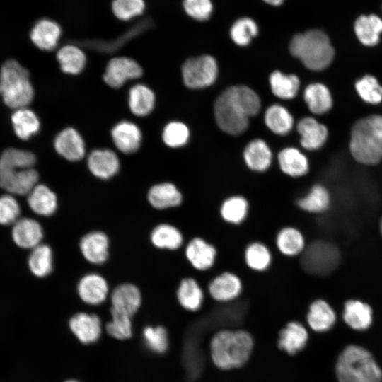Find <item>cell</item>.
<instances>
[{"label": "cell", "mask_w": 382, "mask_h": 382, "mask_svg": "<svg viewBox=\"0 0 382 382\" xmlns=\"http://www.w3.org/2000/svg\"><path fill=\"white\" fill-rule=\"evenodd\" d=\"M176 298L184 309L195 312L202 308L205 299V291L194 277L182 279L176 290Z\"/></svg>", "instance_id": "obj_21"}, {"label": "cell", "mask_w": 382, "mask_h": 382, "mask_svg": "<svg viewBox=\"0 0 382 382\" xmlns=\"http://www.w3.org/2000/svg\"><path fill=\"white\" fill-rule=\"evenodd\" d=\"M62 34L59 25L54 21L42 18L36 22L30 32V39L38 48L50 51L58 45Z\"/></svg>", "instance_id": "obj_25"}, {"label": "cell", "mask_w": 382, "mask_h": 382, "mask_svg": "<svg viewBox=\"0 0 382 382\" xmlns=\"http://www.w3.org/2000/svg\"><path fill=\"white\" fill-rule=\"evenodd\" d=\"M218 66L214 57L202 55L187 59L183 65L182 76L185 86L190 88H203L216 79Z\"/></svg>", "instance_id": "obj_9"}, {"label": "cell", "mask_w": 382, "mask_h": 382, "mask_svg": "<svg viewBox=\"0 0 382 382\" xmlns=\"http://www.w3.org/2000/svg\"><path fill=\"white\" fill-rule=\"evenodd\" d=\"M380 231H381V235H382V218H381V222H380Z\"/></svg>", "instance_id": "obj_53"}, {"label": "cell", "mask_w": 382, "mask_h": 382, "mask_svg": "<svg viewBox=\"0 0 382 382\" xmlns=\"http://www.w3.org/2000/svg\"><path fill=\"white\" fill-rule=\"evenodd\" d=\"M243 158L249 169L254 172L263 173L270 167L272 156L265 141L256 139L246 146Z\"/></svg>", "instance_id": "obj_30"}, {"label": "cell", "mask_w": 382, "mask_h": 382, "mask_svg": "<svg viewBox=\"0 0 382 382\" xmlns=\"http://www.w3.org/2000/svg\"><path fill=\"white\" fill-rule=\"evenodd\" d=\"M111 303L112 310L132 316L141 303L140 290L132 283L120 284L112 291Z\"/></svg>", "instance_id": "obj_16"}, {"label": "cell", "mask_w": 382, "mask_h": 382, "mask_svg": "<svg viewBox=\"0 0 382 382\" xmlns=\"http://www.w3.org/2000/svg\"><path fill=\"white\" fill-rule=\"evenodd\" d=\"M339 382H382V371L364 348L350 345L340 354L336 364Z\"/></svg>", "instance_id": "obj_5"}, {"label": "cell", "mask_w": 382, "mask_h": 382, "mask_svg": "<svg viewBox=\"0 0 382 382\" xmlns=\"http://www.w3.org/2000/svg\"><path fill=\"white\" fill-rule=\"evenodd\" d=\"M278 162L281 170L292 178L302 177L309 170L308 158L295 148L282 150L278 155Z\"/></svg>", "instance_id": "obj_35"}, {"label": "cell", "mask_w": 382, "mask_h": 382, "mask_svg": "<svg viewBox=\"0 0 382 382\" xmlns=\"http://www.w3.org/2000/svg\"><path fill=\"white\" fill-rule=\"evenodd\" d=\"M57 57L61 69L69 74H79L86 63L85 53L80 47L74 45H66L61 47Z\"/></svg>", "instance_id": "obj_39"}, {"label": "cell", "mask_w": 382, "mask_h": 382, "mask_svg": "<svg viewBox=\"0 0 382 382\" xmlns=\"http://www.w3.org/2000/svg\"><path fill=\"white\" fill-rule=\"evenodd\" d=\"M111 136L115 146L125 154H132L137 151L141 141L139 128L129 121L117 123L112 128Z\"/></svg>", "instance_id": "obj_26"}, {"label": "cell", "mask_w": 382, "mask_h": 382, "mask_svg": "<svg viewBox=\"0 0 382 382\" xmlns=\"http://www.w3.org/2000/svg\"><path fill=\"white\" fill-rule=\"evenodd\" d=\"M189 136L187 127L180 122L168 123L163 129L162 134L164 143L172 148L185 145L188 141Z\"/></svg>", "instance_id": "obj_48"}, {"label": "cell", "mask_w": 382, "mask_h": 382, "mask_svg": "<svg viewBox=\"0 0 382 382\" xmlns=\"http://www.w3.org/2000/svg\"><path fill=\"white\" fill-rule=\"evenodd\" d=\"M12 237L19 247L33 249L41 243L43 229L36 220L23 218L14 223Z\"/></svg>", "instance_id": "obj_24"}, {"label": "cell", "mask_w": 382, "mask_h": 382, "mask_svg": "<svg viewBox=\"0 0 382 382\" xmlns=\"http://www.w3.org/2000/svg\"><path fill=\"white\" fill-rule=\"evenodd\" d=\"M142 69L134 59L127 57H115L108 64L103 79L110 86L117 88L127 80L140 77Z\"/></svg>", "instance_id": "obj_12"}, {"label": "cell", "mask_w": 382, "mask_h": 382, "mask_svg": "<svg viewBox=\"0 0 382 382\" xmlns=\"http://www.w3.org/2000/svg\"><path fill=\"white\" fill-rule=\"evenodd\" d=\"M28 204L35 214L49 216L56 212L58 200L56 194L47 186L37 184L28 193Z\"/></svg>", "instance_id": "obj_31"}, {"label": "cell", "mask_w": 382, "mask_h": 382, "mask_svg": "<svg viewBox=\"0 0 382 382\" xmlns=\"http://www.w3.org/2000/svg\"><path fill=\"white\" fill-rule=\"evenodd\" d=\"M258 33L256 23L250 18H241L231 26L230 35L233 41L240 45L245 46L250 43L252 38Z\"/></svg>", "instance_id": "obj_45"}, {"label": "cell", "mask_w": 382, "mask_h": 382, "mask_svg": "<svg viewBox=\"0 0 382 382\" xmlns=\"http://www.w3.org/2000/svg\"><path fill=\"white\" fill-rule=\"evenodd\" d=\"M185 256L193 269L204 272L212 270L216 265L218 250L206 238L195 236L186 243Z\"/></svg>", "instance_id": "obj_11"}, {"label": "cell", "mask_w": 382, "mask_h": 382, "mask_svg": "<svg viewBox=\"0 0 382 382\" xmlns=\"http://www.w3.org/2000/svg\"><path fill=\"white\" fill-rule=\"evenodd\" d=\"M301 146L308 150L320 148L328 137L327 127L313 117L301 119L297 125Z\"/></svg>", "instance_id": "obj_27"}, {"label": "cell", "mask_w": 382, "mask_h": 382, "mask_svg": "<svg viewBox=\"0 0 382 382\" xmlns=\"http://www.w3.org/2000/svg\"><path fill=\"white\" fill-rule=\"evenodd\" d=\"M110 241L108 236L99 231L86 233L79 243L83 257L90 263L102 265L109 257Z\"/></svg>", "instance_id": "obj_14"}, {"label": "cell", "mask_w": 382, "mask_h": 382, "mask_svg": "<svg viewBox=\"0 0 382 382\" xmlns=\"http://www.w3.org/2000/svg\"><path fill=\"white\" fill-rule=\"evenodd\" d=\"M354 32L363 45H376L382 33V20L376 15L361 16L354 23Z\"/></svg>", "instance_id": "obj_37"}, {"label": "cell", "mask_w": 382, "mask_h": 382, "mask_svg": "<svg viewBox=\"0 0 382 382\" xmlns=\"http://www.w3.org/2000/svg\"><path fill=\"white\" fill-rule=\"evenodd\" d=\"M0 95L13 109L25 108L34 96L28 71L16 60H7L0 70Z\"/></svg>", "instance_id": "obj_7"}, {"label": "cell", "mask_w": 382, "mask_h": 382, "mask_svg": "<svg viewBox=\"0 0 382 382\" xmlns=\"http://www.w3.org/2000/svg\"><path fill=\"white\" fill-rule=\"evenodd\" d=\"M296 206L303 212L310 214L325 212L330 204V195L328 190L322 185L312 186L303 196L297 198Z\"/></svg>", "instance_id": "obj_33"}, {"label": "cell", "mask_w": 382, "mask_h": 382, "mask_svg": "<svg viewBox=\"0 0 382 382\" xmlns=\"http://www.w3.org/2000/svg\"><path fill=\"white\" fill-rule=\"evenodd\" d=\"M250 210L248 199L242 195H232L220 203L219 214L226 224L240 226L247 220Z\"/></svg>", "instance_id": "obj_18"}, {"label": "cell", "mask_w": 382, "mask_h": 382, "mask_svg": "<svg viewBox=\"0 0 382 382\" xmlns=\"http://www.w3.org/2000/svg\"><path fill=\"white\" fill-rule=\"evenodd\" d=\"M57 152L70 161H77L85 155V144L79 133L68 127L60 132L54 142Z\"/></svg>", "instance_id": "obj_19"}, {"label": "cell", "mask_w": 382, "mask_h": 382, "mask_svg": "<svg viewBox=\"0 0 382 382\" xmlns=\"http://www.w3.org/2000/svg\"><path fill=\"white\" fill-rule=\"evenodd\" d=\"M260 99L250 88L234 86L228 88L216 98L214 112L218 126L231 135L242 134L248 127L249 118L260 110Z\"/></svg>", "instance_id": "obj_1"}, {"label": "cell", "mask_w": 382, "mask_h": 382, "mask_svg": "<svg viewBox=\"0 0 382 382\" xmlns=\"http://www.w3.org/2000/svg\"><path fill=\"white\" fill-rule=\"evenodd\" d=\"M111 311L112 320L106 325L108 333L117 340H125L132 336V326L129 315Z\"/></svg>", "instance_id": "obj_46"}, {"label": "cell", "mask_w": 382, "mask_h": 382, "mask_svg": "<svg viewBox=\"0 0 382 382\" xmlns=\"http://www.w3.org/2000/svg\"><path fill=\"white\" fill-rule=\"evenodd\" d=\"M155 96L146 86L137 84L129 92V106L131 112L137 116H146L154 109Z\"/></svg>", "instance_id": "obj_38"}, {"label": "cell", "mask_w": 382, "mask_h": 382, "mask_svg": "<svg viewBox=\"0 0 382 382\" xmlns=\"http://www.w3.org/2000/svg\"><path fill=\"white\" fill-rule=\"evenodd\" d=\"M291 54L313 71H321L332 62L335 51L328 37L319 30L296 35L291 40Z\"/></svg>", "instance_id": "obj_6"}, {"label": "cell", "mask_w": 382, "mask_h": 382, "mask_svg": "<svg viewBox=\"0 0 382 382\" xmlns=\"http://www.w3.org/2000/svg\"><path fill=\"white\" fill-rule=\"evenodd\" d=\"M264 1L266 3L271 4L272 6H279L281 4H282V2L284 1V0H264Z\"/></svg>", "instance_id": "obj_52"}, {"label": "cell", "mask_w": 382, "mask_h": 382, "mask_svg": "<svg viewBox=\"0 0 382 382\" xmlns=\"http://www.w3.org/2000/svg\"><path fill=\"white\" fill-rule=\"evenodd\" d=\"M270 83L274 95L282 99L294 98L299 89L300 81L296 75H286L274 71L270 76Z\"/></svg>", "instance_id": "obj_43"}, {"label": "cell", "mask_w": 382, "mask_h": 382, "mask_svg": "<svg viewBox=\"0 0 382 382\" xmlns=\"http://www.w3.org/2000/svg\"><path fill=\"white\" fill-rule=\"evenodd\" d=\"M21 207L17 200L10 195L0 197V224H14L18 220Z\"/></svg>", "instance_id": "obj_50"}, {"label": "cell", "mask_w": 382, "mask_h": 382, "mask_svg": "<svg viewBox=\"0 0 382 382\" xmlns=\"http://www.w3.org/2000/svg\"><path fill=\"white\" fill-rule=\"evenodd\" d=\"M308 338L306 328L299 322L291 321L280 330L278 347L289 354H294L305 347Z\"/></svg>", "instance_id": "obj_28"}, {"label": "cell", "mask_w": 382, "mask_h": 382, "mask_svg": "<svg viewBox=\"0 0 382 382\" xmlns=\"http://www.w3.org/2000/svg\"><path fill=\"white\" fill-rule=\"evenodd\" d=\"M349 149L353 158L364 165H376L382 159V116L369 115L352 127Z\"/></svg>", "instance_id": "obj_4"}, {"label": "cell", "mask_w": 382, "mask_h": 382, "mask_svg": "<svg viewBox=\"0 0 382 382\" xmlns=\"http://www.w3.org/2000/svg\"><path fill=\"white\" fill-rule=\"evenodd\" d=\"M302 269L309 274L325 275L332 272L340 261V252L330 242L317 240L307 245L301 255Z\"/></svg>", "instance_id": "obj_8"}, {"label": "cell", "mask_w": 382, "mask_h": 382, "mask_svg": "<svg viewBox=\"0 0 382 382\" xmlns=\"http://www.w3.org/2000/svg\"><path fill=\"white\" fill-rule=\"evenodd\" d=\"M360 98L367 103L376 105L382 101V86L373 76L366 75L355 83Z\"/></svg>", "instance_id": "obj_44"}, {"label": "cell", "mask_w": 382, "mask_h": 382, "mask_svg": "<svg viewBox=\"0 0 382 382\" xmlns=\"http://www.w3.org/2000/svg\"><path fill=\"white\" fill-rule=\"evenodd\" d=\"M306 320L310 328L316 332H325L336 322V315L330 304L323 299H316L309 305Z\"/></svg>", "instance_id": "obj_29"}, {"label": "cell", "mask_w": 382, "mask_h": 382, "mask_svg": "<svg viewBox=\"0 0 382 382\" xmlns=\"http://www.w3.org/2000/svg\"><path fill=\"white\" fill-rule=\"evenodd\" d=\"M145 9L144 0H113L112 11L120 20L129 21L141 15Z\"/></svg>", "instance_id": "obj_47"}, {"label": "cell", "mask_w": 382, "mask_h": 382, "mask_svg": "<svg viewBox=\"0 0 382 382\" xmlns=\"http://www.w3.org/2000/svg\"><path fill=\"white\" fill-rule=\"evenodd\" d=\"M109 292L106 279L99 274L88 273L83 276L77 284L79 298L86 303L96 306L102 303Z\"/></svg>", "instance_id": "obj_15"}, {"label": "cell", "mask_w": 382, "mask_h": 382, "mask_svg": "<svg viewBox=\"0 0 382 382\" xmlns=\"http://www.w3.org/2000/svg\"><path fill=\"white\" fill-rule=\"evenodd\" d=\"M183 7L188 16L198 21H205L212 14L211 0H184Z\"/></svg>", "instance_id": "obj_51"}, {"label": "cell", "mask_w": 382, "mask_h": 382, "mask_svg": "<svg viewBox=\"0 0 382 382\" xmlns=\"http://www.w3.org/2000/svg\"><path fill=\"white\" fill-rule=\"evenodd\" d=\"M69 325L79 340L85 344L95 342L101 334V323L93 313H78L69 320Z\"/></svg>", "instance_id": "obj_17"}, {"label": "cell", "mask_w": 382, "mask_h": 382, "mask_svg": "<svg viewBox=\"0 0 382 382\" xmlns=\"http://www.w3.org/2000/svg\"><path fill=\"white\" fill-rule=\"evenodd\" d=\"M303 98L313 114H324L329 111L332 105V98L329 89L320 83L308 85L305 88Z\"/></svg>", "instance_id": "obj_36"}, {"label": "cell", "mask_w": 382, "mask_h": 382, "mask_svg": "<svg viewBox=\"0 0 382 382\" xmlns=\"http://www.w3.org/2000/svg\"><path fill=\"white\" fill-rule=\"evenodd\" d=\"M143 337L146 345L154 352L163 353L168 347V333L161 326L146 327L143 331Z\"/></svg>", "instance_id": "obj_49"}, {"label": "cell", "mask_w": 382, "mask_h": 382, "mask_svg": "<svg viewBox=\"0 0 382 382\" xmlns=\"http://www.w3.org/2000/svg\"><path fill=\"white\" fill-rule=\"evenodd\" d=\"M265 122L274 133L284 135L292 129L294 119L285 108L279 105H272L265 112Z\"/></svg>", "instance_id": "obj_41"}, {"label": "cell", "mask_w": 382, "mask_h": 382, "mask_svg": "<svg viewBox=\"0 0 382 382\" xmlns=\"http://www.w3.org/2000/svg\"><path fill=\"white\" fill-rule=\"evenodd\" d=\"M11 121L16 135L23 140L30 139L40 129L38 117L26 108L16 109L11 116Z\"/></svg>", "instance_id": "obj_40"}, {"label": "cell", "mask_w": 382, "mask_h": 382, "mask_svg": "<svg viewBox=\"0 0 382 382\" xmlns=\"http://www.w3.org/2000/svg\"><path fill=\"white\" fill-rule=\"evenodd\" d=\"M241 277L234 272L223 271L214 276L208 282L209 296L219 303H230L238 299L243 292Z\"/></svg>", "instance_id": "obj_10"}, {"label": "cell", "mask_w": 382, "mask_h": 382, "mask_svg": "<svg viewBox=\"0 0 382 382\" xmlns=\"http://www.w3.org/2000/svg\"><path fill=\"white\" fill-rule=\"evenodd\" d=\"M88 167L96 177L107 180L113 177L120 169L117 155L109 149H96L88 156Z\"/></svg>", "instance_id": "obj_22"}, {"label": "cell", "mask_w": 382, "mask_h": 382, "mask_svg": "<svg viewBox=\"0 0 382 382\" xmlns=\"http://www.w3.org/2000/svg\"><path fill=\"white\" fill-rule=\"evenodd\" d=\"M343 318L346 324L356 330H364L373 320L371 308L359 300H349L344 306Z\"/></svg>", "instance_id": "obj_32"}, {"label": "cell", "mask_w": 382, "mask_h": 382, "mask_svg": "<svg viewBox=\"0 0 382 382\" xmlns=\"http://www.w3.org/2000/svg\"><path fill=\"white\" fill-rule=\"evenodd\" d=\"M152 244L158 249L177 250L184 243L180 230L173 224L162 223L157 225L150 236Z\"/></svg>", "instance_id": "obj_34"}, {"label": "cell", "mask_w": 382, "mask_h": 382, "mask_svg": "<svg viewBox=\"0 0 382 382\" xmlns=\"http://www.w3.org/2000/svg\"><path fill=\"white\" fill-rule=\"evenodd\" d=\"M28 266L37 277L49 275L53 269V255L50 247L40 243L34 248L28 258Z\"/></svg>", "instance_id": "obj_42"}, {"label": "cell", "mask_w": 382, "mask_h": 382, "mask_svg": "<svg viewBox=\"0 0 382 382\" xmlns=\"http://www.w3.org/2000/svg\"><path fill=\"white\" fill-rule=\"evenodd\" d=\"M149 204L156 209L178 207L183 202L180 190L171 183H162L152 186L147 193Z\"/></svg>", "instance_id": "obj_23"}, {"label": "cell", "mask_w": 382, "mask_h": 382, "mask_svg": "<svg viewBox=\"0 0 382 382\" xmlns=\"http://www.w3.org/2000/svg\"><path fill=\"white\" fill-rule=\"evenodd\" d=\"M253 347V337L248 332L222 330L217 332L211 340L212 359L221 369L238 368L247 362Z\"/></svg>", "instance_id": "obj_3"}, {"label": "cell", "mask_w": 382, "mask_h": 382, "mask_svg": "<svg viewBox=\"0 0 382 382\" xmlns=\"http://www.w3.org/2000/svg\"><path fill=\"white\" fill-rule=\"evenodd\" d=\"M243 256L245 266L254 272H265L273 263L272 250L265 243L258 240L252 241L245 245Z\"/></svg>", "instance_id": "obj_20"}, {"label": "cell", "mask_w": 382, "mask_h": 382, "mask_svg": "<svg viewBox=\"0 0 382 382\" xmlns=\"http://www.w3.org/2000/svg\"><path fill=\"white\" fill-rule=\"evenodd\" d=\"M66 382H78L76 381H73V380H70V381H66Z\"/></svg>", "instance_id": "obj_54"}, {"label": "cell", "mask_w": 382, "mask_h": 382, "mask_svg": "<svg viewBox=\"0 0 382 382\" xmlns=\"http://www.w3.org/2000/svg\"><path fill=\"white\" fill-rule=\"evenodd\" d=\"M35 156L28 151L9 148L0 156V187L13 195H25L37 185Z\"/></svg>", "instance_id": "obj_2"}, {"label": "cell", "mask_w": 382, "mask_h": 382, "mask_svg": "<svg viewBox=\"0 0 382 382\" xmlns=\"http://www.w3.org/2000/svg\"><path fill=\"white\" fill-rule=\"evenodd\" d=\"M274 245L282 255L289 258L301 257L307 246L302 231L292 225L284 226L277 231Z\"/></svg>", "instance_id": "obj_13"}]
</instances>
